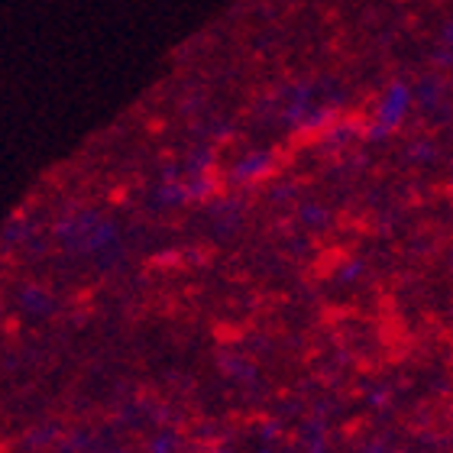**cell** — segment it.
I'll list each match as a JSON object with an SVG mask.
<instances>
[{
	"label": "cell",
	"mask_w": 453,
	"mask_h": 453,
	"mask_svg": "<svg viewBox=\"0 0 453 453\" xmlns=\"http://www.w3.org/2000/svg\"><path fill=\"white\" fill-rule=\"evenodd\" d=\"M411 101H415V95L408 85H402V81L388 85L376 101V111H372V136H388L392 130H398V123L411 111Z\"/></svg>",
	"instance_id": "1"
},
{
	"label": "cell",
	"mask_w": 453,
	"mask_h": 453,
	"mask_svg": "<svg viewBox=\"0 0 453 453\" xmlns=\"http://www.w3.org/2000/svg\"><path fill=\"white\" fill-rule=\"evenodd\" d=\"M273 159L265 156V152H256V156H246L240 165H236V179H259L263 172H269Z\"/></svg>",
	"instance_id": "2"
},
{
	"label": "cell",
	"mask_w": 453,
	"mask_h": 453,
	"mask_svg": "<svg viewBox=\"0 0 453 453\" xmlns=\"http://www.w3.org/2000/svg\"><path fill=\"white\" fill-rule=\"evenodd\" d=\"M444 36H447V42H450V46H453V23H450V27H447V33H444Z\"/></svg>",
	"instance_id": "3"
}]
</instances>
